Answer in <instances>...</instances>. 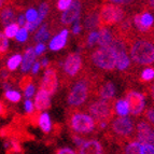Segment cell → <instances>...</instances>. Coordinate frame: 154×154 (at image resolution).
Instances as JSON below:
<instances>
[{"instance_id": "20", "label": "cell", "mask_w": 154, "mask_h": 154, "mask_svg": "<svg viewBox=\"0 0 154 154\" xmlns=\"http://www.w3.org/2000/svg\"><path fill=\"white\" fill-rule=\"evenodd\" d=\"M0 22L3 26L8 27L11 24L15 23V13L10 7H3L0 11Z\"/></svg>"}, {"instance_id": "12", "label": "cell", "mask_w": 154, "mask_h": 154, "mask_svg": "<svg viewBox=\"0 0 154 154\" xmlns=\"http://www.w3.org/2000/svg\"><path fill=\"white\" fill-rule=\"evenodd\" d=\"M153 24L154 17L148 11H144L142 13H137L134 16V25L136 26L137 30L142 33L149 32Z\"/></svg>"}, {"instance_id": "16", "label": "cell", "mask_w": 154, "mask_h": 154, "mask_svg": "<svg viewBox=\"0 0 154 154\" xmlns=\"http://www.w3.org/2000/svg\"><path fill=\"white\" fill-rule=\"evenodd\" d=\"M79 154H103V148L98 140H86L80 146Z\"/></svg>"}, {"instance_id": "26", "label": "cell", "mask_w": 154, "mask_h": 154, "mask_svg": "<svg viewBox=\"0 0 154 154\" xmlns=\"http://www.w3.org/2000/svg\"><path fill=\"white\" fill-rule=\"evenodd\" d=\"M49 37H50V31L48 30V24H43V25L39 28L38 32L36 33L35 39H36V41H38L39 43H42L43 41L48 40Z\"/></svg>"}, {"instance_id": "4", "label": "cell", "mask_w": 154, "mask_h": 154, "mask_svg": "<svg viewBox=\"0 0 154 154\" xmlns=\"http://www.w3.org/2000/svg\"><path fill=\"white\" fill-rule=\"evenodd\" d=\"M67 123L70 131L75 135H86L97 129L95 120L90 114L81 111H70Z\"/></svg>"}, {"instance_id": "43", "label": "cell", "mask_w": 154, "mask_h": 154, "mask_svg": "<svg viewBox=\"0 0 154 154\" xmlns=\"http://www.w3.org/2000/svg\"><path fill=\"white\" fill-rule=\"evenodd\" d=\"M56 154H77L73 150L69 149V148H62V149L57 150Z\"/></svg>"}, {"instance_id": "36", "label": "cell", "mask_w": 154, "mask_h": 154, "mask_svg": "<svg viewBox=\"0 0 154 154\" xmlns=\"http://www.w3.org/2000/svg\"><path fill=\"white\" fill-rule=\"evenodd\" d=\"M27 38H28V31H27V29H26L25 27L20 28V30H18L17 35H16V37H15L16 40H17L18 42H24L27 40Z\"/></svg>"}, {"instance_id": "46", "label": "cell", "mask_w": 154, "mask_h": 154, "mask_svg": "<svg viewBox=\"0 0 154 154\" xmlns=\"http://www.w3.org/2000/svg\"><path fill=\"white\" fill-rule=\"evenodd\" d=\"M40 63H35L32 66V68H31V72H32V75H36L37 72L39 71V69H40Z\"/></svg>"}, {"instance_id": "22", "label": "cell", "mask_w": 154, "mask_h": 154, "mask_svg": "<svg viewBox=\"0 0 154 154\" xmlns=\"http://www.w3.org/2000/svg\"><path fill=\"white\" fill-rule=\"evenodd\" d=\"M38 124H39V126H40V128H41L44 133L49 134L52 129V122H51V119H50L49 113H46V112L40 113Z\"/></svg>"}, {"instance_id": "51", "label": "cell", "mask_w": 154, "mask_h": 154, "mask_svg": "<svg viewBox=\"0 0 154 154\" xmlns=\"http://www.w3.org/2000/svg\"><path fill=\"white\" fill-rule=\"evenodd\" d=\"M3 112H5V107H3L2 103H0V116H2Z\"/></svg>"}, {"instance_id": "27", "label": "cell", "mask_w": 154, "mask_h": 154, "mask_svg": "<svg viewBox=\"0 0 154 154\" xmlns=\"http://www.w3.org/2000/svg\"><path fill=\"white\" fill-rule=\"evenodd\" d=\"M141 146L138 141H131L129 142L125 148L124 154H141Z\"/></svg>"}, {"instance_id": "30", "label": "cell", "mask_w": 154, "mask_h": 154, "mask_svg": "<svg viewBox=\"0 0 154 154\" xmlns=\"http://www.w3.org/2000/svg\"><path fill=\"white\" fill-rule=\"evenodd\" d=\"M98 36H99V32L98 30H95V31H92V32L88 33V37H86V44L88 46H93L95 45L98 41Z\"/></svg>"}, {"instance_id": "24", "label": "cell", "mask_w": 154, "mask_h": 154, "mask_svg": "<svg viewBox=\"0 0 154 154\" xmlns=\"http://www.w3.org/2000/svg\"><path fill=\"white\" fill-rule=\"evenodd\" d=\"M49 2H42L39 7V12H38V20H37L35 23H33V26H35V29H37L38 26H40L42 24V21L46 17L48 13H49Z\"/></svg>"}, {"instance_id": "37", "label": "cell", "mask_w": 154, "mask_h": 154, "mask_svg": "<svg viewBox=\"0 0 154 154\" xmlns=\"http://www.w3.org/2000/svg\"><path fill=\"white\" fill-rule=\"evenodd\" d=\"M32 80H31L30 77H24L23 79L21 80V82H20V86H21V88L23 91H25L26 88H28L29 85L32 84V82H31Z\"/></svg>"}, {"instance_id": "1", "label": "cell", "mask_w": 154, "mask_h": 154, "mask_svg": "<svg viewBox=\"0 0 154 154\" xmlns=\"http://www.w3.org/2000/svg\"><path fill=\"white\" fill-rule=\"evenodd\" d=\"M82 77L75 81L72 85L69 95L67 97V103L71 108H78L88 103L91 96L94 95L99 84L92 73H82Z\"/></svg>"}, {"instance_id": "14", "label": "cell", "mask_w": 154, "mask_h": 154, "mask_svg": "<svg viewBox=\"0 0 154 154\" xmlns=\"http://www.w3.org/2000/svg\"><path fill=\"white\" fill-rule=\"evenodd\" d=\"M152 131H153V129L148 122L140 121L137 124L136 127V141H138L140 144L149 143L152 136Z\"/></svg>"}, {"instance_id": "19", "label": "cell", "mask_w": 154, "mask_h": 154, "mask_svg": "<svg viewBox=\"0 0 154 154\" xmlns=\"http://www.w3.org/2000/svg\"><path fill=\"white\" fill-rule=\"evenodd\" d=\"M67 37H68V30L64 29L60 32L55 36L54 38L52 39L51 42H50V49L52 51H58V50H62L65 45H66L67 41Z\"/></svg>"}, {"instance_id": "50", "label": "cell", "mask_w": 154, "mask_h": 154, "mask_svg": "<svg viewBox=\"0 0 154 154\" xmlns=\"http://www.w3.org/2000/svg\"><path fill=\"white\" fill-rule=\"evenodd\" d=\"M149 143L152 144V146H154V131H152V136H151V139H150Z\"/></svg>"}, {"instance_id": "47", "label": "cell", "mask_w": 154, "mask_h": 154, "mask_svg": "<svg viewBox=\"0 0 154 154\" xmlns=\"http://www.w3.org/2000/svg\"><path fill=\"white\" fill-rule=\"evenodd\" d=\"M150 94H151V97L154 101V83L151 85V88H150Z\"/></svg>"}, {"instance_id": "21", "label": "cell", "mask_w": 154, "mask_h": 154, "mask_svg": "<svg viewBox=\"0 0 154 154\" xmlns=\"http://www.w3.org/2000/svg\"><path fill=\"white\" fill-rule=\"evenodd\" d=\"M36 60V53H35V49H29L26 50L25 54L23 56V62H22V71L27 72L29 69H31Z\"/></svg>"}, {"instance_id": "17", "label": "cell", "mask_w": 154, "mask_h": 154, "mask_svg": "<svg viewBox=\"0 0 154 154\" xmlns=\"http://www.w3.org/2000/svg\"><path fill=\"white\" fill-rule=\"evenodd\" d=\"M51 107V99H50V95L44 91L39 90L38 93L36 94V98H35V108L38 112L48 110Z\"/></svg>"}, {"instance_id": "10", "label": "cell", "mask_w": 154, "mask_h": 154, "mask_svg": "<svg viewBox=\"0 0 154 154\" xmlns=\"http://www.w3.org/2000/svg\"><path fill=\"white\" fill-rule=\"evenodd\" d=\"M125 99L128 103L129 111L133 116H139L143 112L146 101H144V96L141 93L136 91H128Z\"/></svg>"}, {"instance_id": "2", "label": "cell", "mask_w": 154, "mask_h": 154, "mask_svg": "<svg viewBox=\"0 0 154 154\" xmlns=\"http://www.w3.org/2000/svg\"><path fill=\"white\" fill-rule=\"evenodd\" d=\"M131 58L135 64L148 66L154 63V43L148 38H136L129 43Z\"/></svg>"}, {"instance_id": "49", "label": "cell", "mask_w": 154, "mask_h": 154, "mask_svg": "<svg viewBox=\"0 0 154 154\" xmlns=\"http://www.w3.org/2000/svg\"><path fill=\"white\" fill-rule=\"evenodd\" d=\"M148 5H149V7H148V8L154 10V0H152V1H149V2H148Z\"/></svg>"}, {"instance_id": "38", "label": "cell", "mask_w": 154, "mask_h": 154, "mask_svg": "<svg viewBox=\"0 0 154 154\" xmlns=\"http://www.w3.org/2000/svg\"><path fill=\"white\" fill-rule=\"evenodd\" d=\"M141 154H154V146H152L150 143L142 144Z\"/></svg>"}, {"instance_id": "33", "label": "cell", "mask_w": 154, "mask_h": 154, "mask_svg": "<svg viewBox=\"0 0 154 154\" xmlns=\"http://www.w3.org/2000/svg\"><path fill=\"white\" fill-rule=\"evenodd\" d=\"M9 48L8 38L3 32H0V54H5Z\"/></svg>"}, {"instance_id": "40", "label": "cell", "mask_w": 154, "mask_h": 154, "mask_svg": "<svg viewBox=\"0 0 154 154\" xmlns=\"http://www.w3.org/2000/svg\"><path fill=\"white\" fill-rule=\"evenodd\" d=\"M24 107H25L26 112L28 113V114H32V113H33V109H35V105H33V103L31 101L30 99L26 100Z\"/></svg>"}, {"instance_id": "25", "label": "cell", "mask_w": 154, "mask_h": 154, "mask_svg": "<svg viewBox=\"0 0 154 154\" xmlns=\"http://www.w3.org/2000/svg\"><path fill=\"white\" fill-rule=\"evenodd\" d=\"M22 62H23V56L22 55H13L7 63V68L10 71H14V70L17 69V67H20V65H22Z\"/></svg>"}, {"instance_id": "34", "label": "cell", "mask_w": 154, "mask_h": 154, "mask_svg": "<svg viewBox=\"0 0 154 154\" xmlns=\"http://www.w3.org/2000/svg\"><path fill=\"white\" fill-rule=\"evenodd\" d=\"M71 3H72V0H59V1L56 2V8L57 10L65 12L67 9H69Z\"/></svg>"}, {"instance_id": "32", "label": "cell", "mask_w": 154, "mask_h": 154, "mask_svg": "<svg viewBox=\"0 0 154 154\" xmlns=\"http://www.w3.org/2000/svg\"><path fill=\"white\" fill-rule=\"evenodd\" d=\"M154 79V69L153 68H146L141 72V80L143 82H149Z\"/></svg>"}, {"instance_id": "23", "label": "cell", "mask_w": 154, "mask_h": 154, "mask_svg": "<svg viewBox=\"0 0 154 154\" xmlns=\"http://www.w3.org/2000/svg\"><path fill=\"white\" fill-rule=\"evenodd\" d=\"M116 113L119 116H127L129 111V106L128 103L126 101V99H119L116 103Z\"/></svg>"}, {"instance_id": "8", "label": "cell", "mask_w": 154, "mask_h": 154, "mask_svg": "<svg viewBox=\"0 0 154 154\" xmlns=\"http://www.w3.org/2000/svg\"><path fill=\"white\" fill-rule=\"evenodd\" d=\"M63 71L68 79H73L83 73V60L79 53H71L65 59L63 64Z\"/></svg>"}, {"instance_id": "3", "label": "cell", "mask_w": 154, "mask_h": 154, "mask_svg": "<svg viewBox=\"0 0 154 154\" xmlns=\"http://www.w3.org/2000/svg\"><path fill=\"white\" fill-rule=\"evenodd\" d=\"M90 116L96 121L97 129H103L110 123L116 113V103L113 100L97 99L88 107Z\"/></svg>"}, {"instance_id": "42", "label": "cell", "mask_w": 154, "mask_h": 154, "mask_svg": "<svg viewBox=\"0 0 154 154\" xmlns=\"http://www.w3.org/2000/svg\"><path fill=\"white\" fill-rule=\"evenodd\" d=\"M44 50H45V45L43 43H38L35 48V53H36V55H41L44 52Z\"/></svg>"}, {"instance_id": "29", "label": "cell", "mask_w": 154, "mask_h": 154, "mask_svg": "<svg viewBox=\"0 0 154 154\" xmlns=\"http://www.w3.org/2000/svg\"><path fill=\"white\" fill-rule=\"evenodd\" d=\"M5 96L7 99L10 100V101H12V103H18L22 98L21 94H20L17 91H12V90L5 92Z\"/></svg>"}, {"instance_id": "9", "label": "cell", "mask_w": 154, "mask_h": 154, "mask_svg": "<svg viewBox=\"0 0 154 154\" xmlns=\"http://www.w3.org/2000/svg\"><path fill=\"white\" fill-rule=\"evenodd\" d=\"M58 88V78H57V71L54 67L48 68L44 71L43 79L41 81L40 84V88L39 90L44 91L45 93H48L50 96L54 95Z\"/></svg>"}, {"instance_id": "45", "label": "cell", "mask_w": 154, "mask_h": 154, "mask_svg": "<svg viewBox=\"0 0 154 154\" xmlns=\"http://www.w3.org/2000/svg\"><path fill=\"white\" fill-rule=\"evenodd\" d=\"M81 29H82V25L80 23H77V24H75L73 28H72V32L75 33V35H78V33H80Z\"/></svg>"}, {"instance_id": "15", "label": "cell", "mask_w": 154, "mask_h": 154, "mask_svg": "<svg viewBox=\"0 0 154 154\" xmlns=\"http://www.w3.org/2000/svg\"><path fill=\"white\" fill-rule=\"evenodd\" d=\"M95 95L98 97V99L103 100H112L116 95V86L112 82L107 81L101 84H98L97 90L95 92Z\"/></svg>"}, {"instance_id": "39", "label": "cell", "mask_w": 154, "mask_h": 154, "mask_svg": "<svg viewBox=\"0 0 154 154\" xmlns=\"http://www.w3.org/2000/svg\"><path fill=\"white\" fill-rule=\"evenodd\" d=\"M24 92H25L24 93V94H25V97L27 98V99H30L33 96V94H35V92H36V88H35L33 84H30Z\"/></svg>"}, {"instance_id": "28", "label": "cell", "mask_w": 154, "mask_h": 154, "mask_svg": "<svg viewBox=\"0 0 154 154\" xmlns=\"http://www.w3.org/2000/svg\"><path fill=\"white\" fill-rule=\"evenodd\" d=\"M18 30H20V26H18V24L14 23V24H11L8 27H5L3 33H5V37L8 39H12V38H15Z\"/></svg>"}, {"instance_id": "5", "label": "cell", "mask_w": 154, "mask_h": 154, "mask_svg": "<svg viewBox=\"0 0 154 154\" xmlns=\"http://www.w3.org/2000/svg\"><path fill=\"white\" fill-rule=\"evenodd\" d=\"M125 20V11L122 7L113 5L111 1L103 2L99 11V29L120 24Z\"/></svg>"}, {"instance_id": "11", "label": "cell", "mask_w": 154, "mask_h": 154, "mask_svg": "<svg viewBox=\"0 0 154 154\" xmlns=\"http://www.w3.org/2000/svg\"><path fill=\"white\" fill-rule=\"evenodd\" d=\"M99 11L98 7H90L86 9L83 21V28L86 32H92L99 28Z\"/></svg>"}, {"instance_id": "6", "label": "cell", "mask_w": 154, "mask_h": 154, "mask_svg": "<svg viewBox=\"0 0 154 154\" xmlns=\"http://www.w3.org/2000/svg\"><path fill=\"white\" fill-rule=\"evenodd\" d=\"M116 51L109 48H97L91 53L90 59L92 64L100 70L112 71L116 68Z\"/></svg>"}, {"instance_id": "44", "label": "cell", "mask_w": 154, "mask_h": 154, "mask_svg": "<svg viewBox=\"0 0 154 154\" xmlns=\"http://www.w3.org/2000/svg\"><path fill=\"white\" fill-rule=\"evenodd\" d=\"M17 24H18V26H24V27H25V25H26V17H25V15H24V14H21V15L18 16Z\"/></svg>"}, {"instance_id": "18", "label": "cell", "mask_w": 154, "mask_h": 154, "mask_svg": "<svg viewBox=\"0 0 154 154\" xmlns=\"http://www.w3.org/2000/svg\"><path fill=\"white\" fill-rule=\"evenodd\" d=\"M99 36H98L97 44L99 48H109L112 44L114 40V33L108 28H100L98 30Z\"/></svg>"}, {"instance_id": "7", "label": "cell", "mask_w": 154, "mask_h": 154, "mask_svg": "<svg viewBox=\"0 0 154 154\" xmlns=\"http://www.w3.org/2000/svg\"><path fill=\"white\" fill-rule=\"evenodd\" d=\"M110 134L112 138L128 140L135 134L134 121L128 116H119L114 119L110 125Z\"/></svg>"}, {"instance_id": "41", "label": "cell", "mask_w": 154, "mask_h": 154, "mask_svg": "<svg viewBox=\"0 0 154 154\" xmlns=\"http://www.w3.org/2000/svg\"><path fill=\"white\" fill-rule=\"evenodd\" d=\"M72 139H73L75 143L77 144V146H81L85 141H86L84 138H82L81 136H78V135H75V134H72Z\"/></svg>"}, {"instance_id": "13", "label": "cell", "mask_w": 154, "mask_h": 154, "mask_svg": "<svg viewBox=\"0 0 154 154\" xmlns=\"http://www.w3.org/2000/svg\"><path fill=\"white\" fill-rule=\"evenodd\" d=\"M81 5H82L81 1H72L69 9L63 12L60 16V22L63 25H70L79 18L80 13H81Z\"/></svg>"}, {"instance_id": "35", "label": "cell", "mask_w": 154, "mask_h": 154, "mask_svg": "<svg viewBox=\"0 0 154 154\" xmlns=\"http://www.w3.org/2000/svg\"><path fill=\"white\" fill-rule=\"evenodd\" d=\"M144 118L150 125H154V107H150L144 111Z\"/></svg>"}, {"instance_id": "31", "label": "cell", "mask_w": 154, "mask_h": 154, "mask_svg": "<svg viewBox=\"0 0 154 154\" xmlns=\"http://www.w3.org/2000/svg\"><path fill=\"white\" fill-rule=\"evenodd\" d=\"M25 17H26L27 23H35V22L38 20V12H37L36 9H33V8L28 9L25 14Z\"/></svg>"}, {"instance_id": "48", "label": "cell", "mask_w": 154, "mask_h": 154, "mask_svg": "<svg viewBox=\"0 0 154 154\" xmlns=\"http://www.w3.org/2000/svg\"><path fill=\"white\" fill-rule=\"evenodd\" d=\"M41 65H42V67H46L48 65H49V60H48L46 58H43V59H42Z\"/></svg>"}]
</instances>
